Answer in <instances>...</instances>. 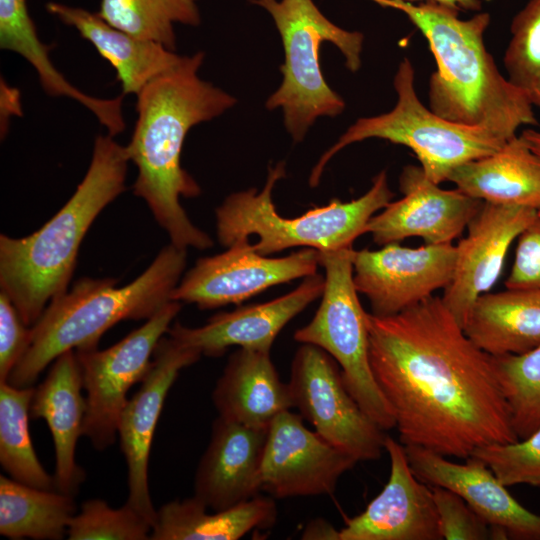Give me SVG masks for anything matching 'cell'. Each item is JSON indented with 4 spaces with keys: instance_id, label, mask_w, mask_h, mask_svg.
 <instances>
[{
    "instance_id": "cell-1",
    "label": "cell",
    "mask_w": 540,
    "mask_h": 540,
    "mask_svg": "<svg viewBox=\"0 0 540 540\" xmlns=\"http://www.w3.org/2000/svg\"><path fill=\"white\" fill-rule=\"evenodd\" d=\"M369 361L404 446L468 458L518 440L494 357L465 334L442 298L396 315L367 313Z\"/></svg>"
},
{
    "instance_id": "cell-2",
    "label": "cell",
    "mask_w": 540,
    "mask_h": 540,
    "mask_svg": "<svg viewBox=\"0 0 540 540\" xmlns=\"http://www.w3.org/2000/svg\"><path fill=\"white\" fill-rule=\"evenodd\" d=\"M203 58V52L181 56L136 95L138 117L125 146L138 171L133 193L146 202L170 243L199 250L211 248L213 240L192 223L180 203L181 197L201 192L181 166L183 143L191 127L236 103L233 96L199 78Z\"/></svg>"
},
{
    "instance_id": "cell-3",
    "label": "cell",
    "mask_w": 540,
    "mask_h": 540,
    "mask_svg": "<svg viewBox=\"0 0 540 540\" xmlns=\"http://www.w3.org/2000/svg\"><path fill=\"white\" fill-rule=\"evenodd\" d=\"M402 11L426 38L437 69L428 85V107L463 125L482 126L508 141L522 126L538 124L526 95L499 71L484 44L487 12L469 19L459 10L426 1L384 0Z\"/></svg>"
},
{
    "instance_id": "cell-4",
    "label": "cell",
    "mask_w": 540,
    "mask_h": 540,
    "mask_svg": "<svg viewBox=\"0 0 540 540\" xmlns=\"http://www.w3.org/2000/svg\"><path fill=\"white\" fill-rule=\"evenodd\" d=\"M126 147L111 135L95 139L89 168L74 194L40 229L22 238L0 235V288L31 327L65 293L78 251L101 211L125 191Z\"/></svg>"
},
{
    "instance_id": "cell-5",
    "label": "cell",
    "mask_w": 540,
    "mask_h": 540,
    "mask_svg": "<svg viewBox=\"0 0 540 540\" xmlns=\"http://www.w3.org/2000/svg\"><path fill=\"white\" fill-rule=\"evenodd\" d=\"M186 250L172 243L163 247L148 268L125 286L118 287L115 278L85 277L53 298L31 326L29 347L7 382L32 387L62 353L97 348L102 335L120 321L151 318L172 300L186 267Z\"/></svg>"
},
{
    "instance_id": "cell-6",
    "label": "cell",
    "mask_w": 540,
    "mask_h": 540,
    "mask_svg": "<svg viewBox=\"0 0 540 540\" xmlns=\"http://www.w3.org/2000/svg\"><path fill=\"white\" fill-rule=\"evenodd\" d=\"M284 176L285 164L281 162L269 169L261 192L251 188L233 193L216 209L217 238L223 246L228 248L255 235L258 239L251 246L264 256L298 246L319 252L349 248L366 233L368 221L394 196L386 171H381L370 189L357 199H332L301 216L286 218L277 212L272 200L273 187Z\"/></svg>"
},
{
    "instance_id": "cell-7",
    "label": "cell",
    "mask_w": 540,
    "mask_h": 540,
    "mask_svg": "<svg viewBox=\"0 0 540 540\" xmlns=\"http://www.w3.org/2000/svg\"><path fill=\"white\" fill-rule=\"evenodd\" d=\"M273 18L281 35L285 61L283 81L268 98L266 108H281L284 124L295 142L302 141L320 116L335 117L345 108L343 99L326 83L319 64V48L333 43L344 55L347 68L361 66L364 36L345 30L326 18L313 0H253Z\"/></svg>"
},
{
    "instance_id": "cell-8",
    "label": "cell",
    "mask_w": 540,
    "mask_h": 540,
    "mask_svg": "<svg viewBox=\"0 0 540 540\" xmlns=\"http://www.w3.org/2000/svg\"><path fill=\"white\" fill-rule=\"evenodd\" d=\"M393 85L397 94L393 109L352 124L315 165L309 178L312 187L318 185L326 164L337 152L370 138L412 150L425 175L436 184L447 181L458 166L488 156L507 142L488 128L452 122L426 107L417 95L415 70L406 57L399 63Z\"/></svg>"
},
{
    "instance_id": "cell-9",
    "label": "cell",
    "mask_w": 540,
    "mask_h": 540,
    "mask_svg": "<svg viewBox=\"0 0 540 540\" xmlns=\"http://www.w3.org/2000/svg\"><path fill=\"white\" fill-rule=\"evenodd\" d=\"M352 247L320 252L325 269L321 303L312 320L294 333L300 343L326 351L339 365L344 385L362 410L382 429L395 427L390 406L372 374L367 312L353 281Z\"/></svg>"
},
{
    "instance_id": "cell-10",
    "label": "cell",
    "mask_w": 540,
    "mask_h": 540,
    "mask_svg": "<svg viewBox=\"0 0 540 540\" xmlns=\"http://www.w3.org/2000/svg\"><path fill=\"white\" fill-rule=\"evenodd\" d=\"M181 308V302L171 300L111 347L75 350L86 391L82 435L96 450H105L115 442L127 393L144 379L159 340Z\"/></svg>"
},
{
    "instance_id": "cell-11",
    "label": "cell",
    "mask_w": 540,
    "mask_h": 540,
    "mask_svg": "<svg viewBox=\"0 0 540 540\" xmlns=\"http://www.w3.org/2000/svg\"><path fill=\"white\" fill-rule=\"evenodd\" d=\"M293 407L328 443L357 461L376 460L386 435L346 389L337 362L320 347L301 343L288 382Z\"/></svg>"
},
{
    "instance_id": "cell-12",
    "label": "cell",
    "mask_w": 540,
    "mask_h": 540,
    "mask_svg": "<svg viewBox=\"0 0 540 540\" xmlns=\"http://www.w3.org/2000/svg\"><path fill=\"white\" fill-rule=\"evenodd\" d=\"M318 266L316 249L271 258L253 250L249 240H241L222 253L198 259L182 276L171 299L196 304L199 309L240 304L275 285L315 275Z\"/></svg>"
},
{
    "instance_id": "cell-13",
    "label": "cell",
    "mask_w": 540,
    "mask_h": 540,
    "mask_svg": "<svg viewBox=\"0 0 540 540\" xmlns=\"http://www.w3.org/2000/svg\"><path fill=\"white\" fill-rule=\"evenodd\" d=\"M455 256L453 244L409 248L390 243L379 250L355 251L354 285L369 300L371 314L393 316L445 289L453 276Z\"/></svg>"
},
{
    "instance_id": "cell-14",
    "label": "cell",
    "mask_w": 540,
    "mask_h": 540,
    "mask_svg": "<svg viewBox=\"0 0 540 540\" xmlns=\"http://www.w3.org/2000/svg\"><path fill=\"white\" fill-rule=\"evenodd\" d=\"M302 419L285 410L268 427L261 488L273 498L330 495L358 462L309 430Z\"/></svg>"
},
{
    "instance_id": "cell-15",
    "label": "cell",
    "mask_w": 540,
    "mask_h": 540,
    "mask_svg": "<svg viewBox=\"0 0 540 540\" xmlns=\"http://www.w3.org/2000/svg\"><path fill=\"white\" fill-rule=\"evenodd\" d=\"M201 355L198 350L170 336H163L139 390L127 400L120 415L118 435L128 468L129 495L126 503L149 520L152 526L157 510L149 492L148 464L157 422L179 372L197 362Z\"/></svg>"
},
{
    "instance_id": "cell-16",
    "label": "cell",
    "mask_w": 540,
    "mask_h": 540,
    "mask_svg": "<svg viewBox=\"0 0 540 540\" xmlns=\"http://www.w3.org/2000/svg\"><path fill=\"white\" fill-rule=\"evenodd\" d=\"M399 188L403 197L389 202L367 223L366 233L378 245L398 243L410 237H420L425 244H452L483 203L457 188H440L421 166H405Z\"/></svg>"
},
{
    "instance_id": "cell-17",
    "label": "cell",
    "mask_w": 540,
    "mask_h": 540,
    "mask_svg": "<svg viewBox=\"0 0 540 540\" xmlns=\"http://www.w3.org/2000/svg\"><path fill=\"white\" fill-rule=\"evenodd\" d=\"M538 215L534 209L483 202L456 248L451 282L442 301L463 328L476 299L499 279L508 250Z\"/></svg>"
},
{
    "instance_id": "cell-18",
    "label": "cell",
    "mask_w": 540,
    "mask_h": 540,
    "mask_svg": "<svg viewBox=\"0 0 540 540\" xmlns=\"http://www.w3.org/2000/svg\"><path fill=\"white\" fill-rule=\"evenodd\" d=\"M389 479L359 515L346 521L340 540H442L431 486L413 472L404 445L386 435Z\"/></svg>"
},
{
    "instance_id": "cell-19",
    "label": "cell",
    "mask_w": 540,
    "mask_h": 540,
    "mask_svg": "<svg viewBox=\"0 0 540 540\" xmlns=\"http://www.w3.org/2000/svg\"><path fill=\"white\" fill-rule=\"evenodd\" d=\"M324 286L325 278L316 273L278 298L217 313L200 327H186L176 322L167 333L177 342L208 357H219L232 346L270 352L280 331L322 296Z\"/></svg>"
},
{
    "instance_id": "cell-20",
    "label": "cell",
    "mask_w": 540,
    "mask_h": 540,
    "mask_svg": "<svg viewBox=\"0 0 540 540\" xmlns=\"http://www.w3.org/2000/svg\"><path fill=\"white\" fill-rule=\"evenodd\" d=\"M414 474L430 486L447 488L459 496L488 524L504 529L509 538L540 540V515L522 506L481 460L466 463L419 446H404Z\"/></svg>"
},
{
    "instance_id": "cell-21",
    "label": "cell",
    "mask_w": 540,
    "mask_h": 540,
    "mask_svg": "<svg viewBox=\"0 0 540 540\" xmlns=\"http://www.w3.org/2000/svg\"><path fill=\"white\" fill-rule=\"evenodd\" d=\"M267 436L268 427H251L218 416L196 468L194 496L209 509L220 511L259 495Z\"/></svg>"
},
{
    "instance_id": "cell-22",
    "label": "cell",
    "mask_w": 540,
    "mask_h": 540,
    "mask_svg": "<svg viewBox=\"0 0 540 540\" xmlns=\"http://www.w3.org/2000/svg\"><path fill=\"white\" fill-rule=\"evenodd\" d=\"M42 383L34 386L30 417L46 421L53 437L56 489L75 496L85 480V471L76 463L77 442L83 432L86 399L80 365L75 350L58 356Z\"/></svg>"
},
{
    "instance_id": "cell-23",
    "label": "cell",
    "mask_w": 540,
    "mask_h": 540,
    "mask_svg": "<svg viewBox=\"0 0 540 540\" xmlns=\"http://www.w3.org/2000/svg\"><path fill=\"white\" fill-rule=\"evenodd\" d=\"M212 401L218 416L251 427H269L293 408L289 384L281 381L270 352L246 348L230 355Z\"/></svg>"
},
{
    "instance_id": "cell-24",
    "label": "cell",
    "mask_w": 540,
    "mask_h": 540,
    "mask_svg": "<svg viewBox=\"0 0 540 540\" xmlns=\"http://www.w3.org/2000/svg\"><path fill=\"white\" fill-rule=\"evenodd\" d=\"M47 10L74 27L114 67L123 94L137 95L151 80L172 68L181 58L161 43L119 30L97 13L50 2Z\"/></svg>"
},
{
    "instance_id": "cell-25",
    "label": "cell",
    "mask_w": 540,
    "mask_h": 540,
    "mask_svg": "<svg viewBox=\"0 0 540 540\" xmlns=\"http://www.w3.org/2000/svg\"><path fill=\"white\" fill-rule=\"evenodd\" d=\"M447 181L483 202L540 211V157L521 135L488 156L458 166Z\"/></svg>"
},
{
    "instance_id": "cell-26",
    "label": "cell",
    "mask_w": 540,
    "mask_h": 540,
    "mask_svg": "<svg viewBox=\"0 0 540 540\" xmlns=\"http://www.w3.org/2000/svg\"><path fill=\"white\" fill-rule=\"evenodd\" d=\"M195 496L163 504L157 510L150 540H238L277 520L273 497L260 494L228 509L207 512Z\"/></svg>"
},
{
    "instance_id": "cell-27",
    "label": "cell",
    "mask_w": 540,
    "mask_h": 540,
    "mask_svg": "<svg viewBox=\"0 0 540 540\" xmlns=\"http://www.w3.org/2000/svg\"><path fill=\"white\" fill-rule=\"evenodd\" d=\"M463 330L491 356L530 351L540 344V290L507 289L480 295Z\"/></svg>"
},
{
    "instance_id": "cell-28",
    "label": "cell",
    "mask_w": 540,
    "mask_h": 540,
    "mask_svg": "<svg viewBox=\"0 0 540 540\" xmlns=\"http://www.w3.org/2000/svg\"><path fill=\"white\" fill-rule=\"evenodd\" d=\"M74 497L0 475V534L13 540H60L77 513Z\"/></svg>"
},
{
    "instance_id": "cell-29",
    "label": "cell",
    "mask_w": 540,
    "mask_h": 540,
    "mask_svg": "<svg viewBox=\"0 0 540 540\" xmlns=\"http://www.w3.org/2000/svg\"><path fill=\"white\" fill-rule=\"evenodd\" d=\"M34 386L18 388L0 382V463L14 480L26 485L57 490L54 476L38 460L30 432V404Z\"/></svg>"
},
{
    "instance_id": "cell-30",
    "label": "cell",
    "mask_w": 540,
    "mask_h": 540,
    "mask_svg": "<svg viewBox=\"0 0 540 540\" xmlns=\"http://www.w3.org/2000/svg\"><path fill=\"white\" fill-rule=\"evenodd\" d=\"M97 14L119 30L173 51L174 24L200 23L197 0H101Z\"/></svg>"
},
{
    "instance_id": "cell-31",
    "label": "cell",
    "mask_w": 540,
    "mask_h": 540,
    "mask_svg": "<svg viewBox=\"0 0 540 540\" xmlns=\"http://www.w3.org/2000/svg\"><path fill=\"white\" fill-rule=\"evenodd\" d=\"M493 357L514 432L524 439L540 427V344L522 354Z\"/></svg>"
},
{
    "instance_id": "cell-32",
    "label": "cell",
    "mask_w": 540,
    "mask_h": 540,
    "mask_svg": "<svg viewBox=\"0 0 540 540\" xmlns=\"http://www.w3.org/2000/svg\"><path fill=\"white\" fill-rule=\"evenodd\" d=\"M503 62L509 81L540 109V0H529L513 17Z\"/></svg>"
},
{
    "instance_id": "cell-33",
    "label": "cell",
    "mask_w": 540,
    "mask_h": 540,
    "mask_svg": "<svg viewBox=\"0 0 540 540\" xmlns=\"http://www.w3.org/2000/svg\"><path fill=\"white\" fill-rule=\"evenodd\" d=\"M152 524L125 503L111 508L102 499H89L71 519L69 540H150Z\"/></svg>"
},
{
    "instance_id": "cell-34",
    "label": "cell",
    "mask_w": 540,
    "mask_h": 540,
    "mask_svg": "<svg viewBox=\"0 0 540 540\" xmlns=\"http://www.w3.org/2000/svg\"><path fill=\"white\" fill-rule=\"evenodd\" d=\"M470 456L485 463L507 487H540V427L524 439L476 448Z\"/></svg>"
},
{
    "instance_id": "cell-35",
    "label": "cell",
    "mask_w": 540,
    "mask_h": 540,
    "mask_svg": "<svg viewBox=\"0 0 540 540\" xmlns=\"http://www.w3.org/2000/svg\"><path fill=\"white\" fill-rule=\"evenodd\" d=\"M431 490L442 539H495L494 527L482 519L461 496L441 486H431Z\"/></svg>"
},
{
    "instance_id": "cell-36",
    "label": "cell",
    "mask_w": 540,
    "mask_h": 540,
    "mask_svg": "<svg viewBox=\"0 0 540 540\" xmlns=\"http://www.w3.org/2000/svg\"><path fill=\"white\" fill-rule=\"evenodd\" d=\"M31 327L20 317L9 297L0 293V382L8 378L29 347Z\"/></svg>"
},
{
    "instance_id": "cell-37",
    "label": "cell",
    "mask_w": 540,
    "mask_h": 540,
    "mask_svg": "<svg viewBox=\"0 0 540 540\" xmlns=\"http://www.w3.org/2000/svg\"><path fill=\"white\" fill-rule=\"evenodd\" d=\"M507 289L540 290V215L519 234Z\"/></svg>"
},
{
    "instance_id": "cell-38",
    "label": "cell",
    "mask_w": 540,
    "mask_h": 540,
    "mask_svg": "<svg viewBox=\"0 0 540 540\" xmlns=\"http://www.w3.org/2000/svg\"><path fill=\"white\" fill-rule=\"evenodd\" d=\"M301 538L306 540H340V530H336L324 519H313L304 528Z\"/></svg>"
},
{
    "instance_id": "cell-39",
    "label": "cell",
    "mask_w": 540,
    "mask_h": 540,
    "mask_svg": "<svg viewBox=\"0 0 540 540\" xmlns=\"http://www.w3.org/2000/svg\"><path fill=\"white\" fill-rule=\"evenodd\" d=\"M409 2L420 1V0H406ZM436 2L456 10H466V11H479L481 9L480 0H425Z\"/></svg>"
},
{
    "instance_id": "cell-40",
    "label": "cell",
    "mask_w": 540,
    "mask_h": 540,
    "mask_svg": "<svg viewBox=\"0 0 540 540\" xmlns=\"http://www.w3.org/2000/svg\"><path fill=\"white\" fill-rule=\"evenodd\" d=\"M520 135L528 143L531 150L540 157V131L533 128H528L525 129ZM538 214L540 215V211Z\"/></svg>"
}]
</instances>
